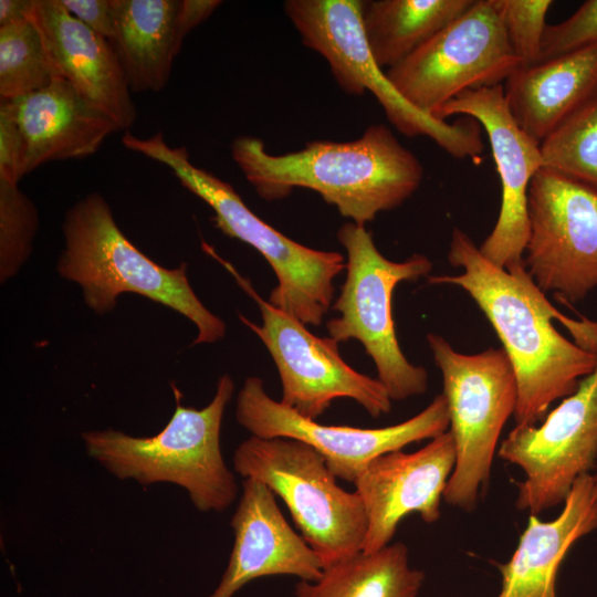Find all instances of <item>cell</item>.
Returning a JSON list of instances; mask_svg holds the SVG:
<instances>
[{
    "instance_id": "4dcf8cb0",
    "label": "cell",
    "mask_w": 597,
    "mask_h": 597,
    "mask_svg": "<svg viewBox=\"0 0 597 597\" xmlns=\"http://www.w3.org/2000/svg\"><path fill=\"white\" fill-rule=\"evenodd\" d=\"M69 12L91 30L111 41L115 35L112 0H61Z\"/></svg>"
},
{
    "instance_id": "4316f807",
    "label": "cell",
    "mask_w": 597,
    "mask_h": 597,
    "mask_svg": "<svg viewBox=\"0 0 597 597\" xmlns=\"http://www.w3.org/2000/svg\"><path fill=\"white\" fill-rule=\"evenodd\" d=\"M39 228L33 201L18 187L0 180V281L14 276L28 261Z\"/></svg>"
},
{
    "instance_id": "4fadbf2b",
    "label": "cell",
    "mask_w": 597,
    "mask_h": 597,
    "mask_svg": "<svg viewBox=\"0 0 597 597\" xmlns=\"http://www.w3.org/2000/svg\"><path fill=\"white\" fill-rule=\"evenodd\" d=\"M235 418L251 436L300 440L325 459L336 478L354 483L375 458L406 446L433 439L449 430L450 420L443 394L416 416L384 428L326 426L303 417L271 398L264 383L248 377L237 396Z\"/></svg>"
},
{
    "instance_id": "d4e9b609",
    "label": "cell",
    "mask_w": 597,
    "mask_h": 597,
    "mask_svg": "<svg viewBox=\"0 0 597 597\" xmlns=\"http://www.w3.org/2000/svg\"><path fill=\"white\" fill-rule=\"evenodd\" d=\"M57 76L30 19L0 27V100H17Z\"/></svg>"
},
{
    "instance_id": "ba28073f",
    "label": "cell",
    "mask_w": 597,
    "mask_h": 597,
    "mask_svg": "<svg viewBox=\"0 0 597 597\" xmlns=\"http://www.w3.org/2000/svg\"><path fill=\"white\" fill-rule=\"evenodd\" d=\"M427 343L442 376L457 452L443 500L470 512L489 484L501 432L515 412V373L503 348L463 354L434 333Z\"/></svg>"
},
{
    "instance_id": "ffe728a7",
    "label": "cell",
    "mask_w": 597,
    "mask_h": 597,
    "mask_svg": "<svg viewBox=\"0 0 597 597\" xmlns=\"http://www.w3.org/2000/svg\"><path fill=\"white\" fill-rule=\"evenodd\" d=\"M595 530V475L588 473L575 481L555 519L530 514L512 556L498 566L501 588L495 597H557L562 562L578 540Z\"/></svg>"
},
{
    "instance_id": "9a60e30c",
    "label": "cell",
    "mask_w": 597,
    "mask_h": 597,
    "mask_svg": "<svg viewBox=\"0 0 597 597\" xmlns=\"http://www.w3.org/2000/svg\"><path fill=\"white\" fill-rule=\"evenodd\" d=\"M454 115L473 118L484 128L501 181L499 217L479 249L488 260L505 270L524 265L530 233L528 189L543 168L540 143L513 118L502 84L465 91L432 114L441 121Z\"/></svg>"
},
{
    "instance_id": "8992f818",
    "label": "cell",
    "mask_w": 597,
    "mask_h": 597,
    "mask_svg": "<svg viewBox=\"0 0 597 597\" xmlns=\"http://www.w3.org/2000/svg\"><path fill=\"white\" fill-rule=\"evenodd\" d=\"M362 0H287L284 11L308 49L328 63L338 86L349 95L370 92L398 132L426 136L450 156L480 161L484 149L473 118L438 119L407 102L375 61L363 29Z\"/></svg>"
},
{
    "instance_id": "8fae6325",
    "label": "cell",
    "mask_w": 597,
    "mask_h": 597,
    "mask_svg": "<svg viewBox=\"0 0 597 597\" xmlns=\"http://www.w3.org/2000/svg\"><path fill=\"white\" fill-rule=\"evenodd\" d=\"M520 66L493 0H474L386 74L407 102L432 116L465 91L501 85Z\"/></svg>"
},
{
    "instance_id": "7c38bea8",
    "label": "cell",
    "mask_w": 597,
    "mask_h": 597,
    "mask_svg": "<svg viewBox=\"0 0 597 597\" xmlns=\"http://www.w3.org/2000/svg\"><path fill=\"white\" fill-rule=\"evenodd\" d=\"M524 263L542 292L577 303L597 287V191L546 168L531 181Z\"/></svg>"
},
{
    "instance_id": "603a6c76",
    "label": "cell",
    "mask_w": 597,
    "mask_h": 597,
    "mask_svg": "<svg viewBox=\"0 0 597 597\" xmlns=\"http://www.w3.org/2000/svg\"><path fill=\"white\" fill-rule=\"evenodd\" d=\"M473 1H364L363 29L373 57L383 70H389L464 13Z\"/></svg>"
},
{
    "instance_id": "d6986e66",
    "label": "cell",
    "mask_w": 597,
    "mask_h": 597,
    "mask_svg": "<svg viewBox=\"0 0 597 597\" xmlns=\"http://www.w3.org/2000/svg\"><path fill=\"white\" fill-rule=\"evenodd\" d=\"M9 101L24 142L25 175L49 161L92 156L119 130L111 117L60 76L39 91Z\"/></svg>"
},
{
    "instance_id": "6da1fadb",
    "label": "cell",
    "mask_w": 597,
    "mask_h": 597,
    "mask_svg": "<svg viewBox=\"0 0 597 597\" xmlns=\"http://www.w3.org/2000/svg\"><path fill=\"white\" fill-rule=\"evenodd\" d=\"M448 260L462 272L428 276V282L462 289L483 312L515 373V425H535L596 368L597 321L563 315L525 264L512 270L498 266L459 228L452 230Z\"/></svg>"
},
{
    "instance_id": "2e32d148",
    "label": "cell",
    "mask_w": 597,
    "mask_h": 597,
    "mask_svg": "<svg viewBox=\"0 0 597 597\" xmlns=\"http://www.w3.org/2000/svg\"><path fill=\"white\" fill-rule=\"evenodd\" d=\"M455 459L449 430L413 452L400 449L373 459L354 481L367 517L363 552L389 545L409 514H419L426 523L437 522Z\"/></svg>"
},
{
    "instance_id": "e0dca14e",
    "label": "cell",
    "mask_w": 597,
    "mask_h": 597,
    "mask_svg": "<svg viewBox=\"0 0 597 597\" xmlns=\"http://www.w3.org/2000/svg\"><path fill=\"white\" fill-rule=\"evenodd\" d=\"M230 525L234 540L229 563L208 597H233L261 577L284 575L310 582L321 577V558L290 526L275 494L264 483L243 480Z\"/></svg>"
},
{
    "instance_id": "836d02e7",
    "label": "cell",
    "mask_w": 597,
    "mask_h": 597,
    "mask_svg": "<svg viewBox=\"0 0 597 597\" xmlns=\"http://www.w3.org/2000/svg\"><path fill=\"white\" fill-rule=\"evenodd\" d=\"M595 490H596V498H597V474H595Z\"/></svg>"
},
{
    "instance_id": "5bb4252c",
    "label": "cell",
    "mask_w": 597,
    "mask_h": 597,
    "mask_svg": "<svg viewBox=\"0 0 597 597\" xmlns=\"http://www.w3.org/2000/svg\"><path fill=\"white\" fill-rule=\"evenodd\" d=\"M524 473L515 505L538 515L564 503L575 481L597 460V366L540 426H517L498 449Z\"/></svg>"
},
{
    "instance_id": "1f68e13d",
    "label": "cell",
    "mask_w": 597,
    "mask_h": 597,
    "mask_svg": "<svg viewBox=\"0 0 597 597\" xmlns=\"http://www.w3.org/2000/svg\"><path fill=\"white\" fill-rule=\"evenodd\" d=\"M220 3L219 0H180L177 35L181 45L187 34L207 20Z\"/></svg>"
},
{
    "instance_id": "9c48e42d",
    "label": "cell",
    "mask_w": 597,
    "mask_h": 597,
    "mask_svg": "<svg viewBox=\"0 0 597 597\" xmlns=\"http://www.w3.org/2000/svg\"><path fill=\"white\" fill-rule=\"evenodd\" d=\"M337 239L347 254L346 279L332 308L339 316L326 323L336 342L359 341L373 359L377 379L391 400H404L427 391L428 373L404 355L395 329L391 300L400 282L429 275L432 262L415 253L395 262L385 258L365 226L344 223Z\"/></svg>"
},
{
    "instance_id": "44dd1931",
    "label": "cell",
    "mask_w": 597,
    "mask_h": 597,
    "mask_svg": "<svg viewBox=\"0 0 597 597\" xmlns=\"http://www.w3.org/2000/svg\"><path fill=\"white\" fill-rule=\"evenodd\" d=\"M503 90L515 122L541 144L597 97V43L520 66Z\"/></svg>"
},
{
    "instance_id": "30bf717a",
    "label": "cell",
    "mask_w": 597,
    "mask_h": 597,
    "mask_svg": "<svg viewBox=\"0 0 597 597\" xmlns=\"http://www.w3.org/2000/svg\"><path fill=\"white\" fill-rule=\"evenodd\" d=\"M202 247L256 302L261 325L243 315H239V318L261 339L272 356L281 379L280 401L283 405L313 420L337 398L355 400L373 418L390 412L391 399L383 384L346 364L339 355L338 342L313 335L306 325L262 298L250 281L210 245L203 243Z\"/></svg>"
},
{
    "instance_id": "ac0fdd59",
    "label": "cell",
    "mask_w": 597,
    "mask_h": 597,
    "mask_svg": "<svg viewBox=\"0 0 597 597\" xmlns=\"http://www.w3.org/2000/svg\"><path fill=\"white\" fill-rule=\"evenodd\" d=\"M29 19L56 75L127 132L137 112L111 42L72 15L61 0H35Z\"/></svg>"
},
{
    "instance_id": "7402d4cb",
    "label": "cell",
    "mask_w": 597,
    "mask_h": 597,
    "mask_svg": "<svg viewBox=\"0 0 597 597\" xmlns=\"http://www.w3.org/2000/svg\"><path fill=\"white\" fill-rule=\"evenodd\" d=\"M115 35L109 41L132 92H158L180 52V0H112Z\"/></svg>"
},
{
    "instance_id": "83f0119b",
    "label": "cell",
    "mask_w": 597,
    "mask_h": 597,
    "mask_svg": "<svg viewBox=\"0 0 597 597\" xmlns=\"http://www.w3.org/2000/svg\"><path fill=\"white\" fill-rule=\"evenodd\" d=\"M551 0H493L507 41L522 66L541 62Z\"/></svg>"
},
{
    "instance_id": "d6a6232c",
    "label": "cell",
    "mask_w": 597,
    "mask_h": 597,
    "mask_svg": "<svg viewBox=\"0 0 597 597\" xmlns=\"http://www.w3.org/2000/svg\"><path fill=\"white\" fill-rule=\"evenodd\" d=\"M35 0H0V27L29 19Z\"/></svg>"
},
{
    "instance_id": "52a82bcc",
    "label": "cell",
    "mask_w": 597,
    "mask_h": 597,
    "mask_svg": "<svg viewBox=\"0 0 597 597\" xmlns=\"http://www.w3.org/2000/svg\"><path fill=\"white\" fill-rule=\"evenodd\" d=\"M232 464L243 479L264 483L282 499L324 568L363 551L367 533L363 501L356 491L337 484L324 457L311 446L251 436L235 448Z\"/></svg>"
},
{
    "instance_id": "7a4b0ae2",
    "label": "cell",
    "mask_w": 597,
    "mask_h": 597,
    "mask_svg": "<svg viewBox=\"0 0 597 597\" xmlns=\"http://www.w3.org/2000/svg\"><path fill=\"white\" fill-rule=\"evenodd\" d=\"M231 156L262 199L280 200L306 188L359 226L402 205L423 177L417 156L384 124L352 142L313 140L282 155L268 153L255 136H238Z\"/></svg>"
},
{
    "instance_id": "f1b7e54d",
    "label": "cell",
    "mask_w": 597,
    "mask_h": 597,
    "mask_svg": "<svg viewBox=\"0 0 597 597\" xmlns=\"http://www.w3.org/2000/svg\"><path fill=\"white\" fill-rule=\"evenodd\" d=\"M594 43H597V0H587L568 19L547 24L542 40L541 61Z\"/></svg>"
},
{
    "instance_id": "f546056e",
    "label": "cell",
    "mask_w": 597,
    "mask_h": 597,
    "mask_svg": "<svg viewBox=\"0 0 597 597\" xmlns=\"http://www.w3.org/2000/svg\"><path fill=\"white\" fill-rule=\"evenodd\" d=\"M25 147L12 104L0 100V180L19 184L24 172Z\"/></svg>"
},
{
    "instance_id": "484cf974",
    "label": "cell",
    "mask_w": 597,
    "mask_h": 597,
    "mask_svg": "<svg viewBox=\"0 0 597 597\" xmlns=\"http://www.w3.org/2000/svg\"><path fill=\"white\" fill-rule=\"evenodd\" d=\"M543 168L597 191V97L540 144Z\"/></svg>"
},
{
    "instance_id": "5b68a950",
    "label": "cell",
    "mask_w": 597,
    "mask_h": 597,
    "mask_svg": "<svg viewBox=\"0 0 597 597\" xmlns=\"http://www.w3.org/2000/svg\"><path fill=\"white\" fill-rule=\"evenodd\" d=\"M122 144L168 167L181 186L211 207L218 229L266 260L277 279L270 304L304 325L322 324L333 304L334 280L346 270L339 252L308 248L275 230L249 209L230 184L197 167L187 148L170 146L161 132L149 137L126 132Z\"/></svg>"
},
{
    "instance_id": "cb8c5ba5",
    "label": "cell",
    "mask_w": 597,
    "mask_h": 597,
    "mask_svg": "<svg viewBox=\"0 0 597 597\" xmlns=\"http://www.w3.org/2000/svg\"><path fill=\"white\" fill-rule=\"evenodd\" d=\"M423 582L425 572L410 566L398 542L325 567L316 580H298L293 597H418Z\"/></svg>"
},
{
    "instance_id": "3957f363",
    "label": "cell",
    "mask_w": 597,
    "mask_h": 597,
    "mask_svg": "<svg viewBox=\"0 0 597 597\" xmlns=\"http://www.w3.org/2000/svg\"><path fill=\"white\" fill-rule=\"evenodd\" d=\"M171 389L176 408L158 433L134 437L114 429L85 431L86 453L119 480H135L144 486L172 483L186 490L199 512H223L239 492L220 447L233 380L227 374L220 377L212 400L202 409L185 407L174 383Z\"/></svg>"
},
{
    "instance_id": "277c9868",
    "label": "cell",
    "mask_w": 597,
    "mask_h": 597,
    "mask_svg": "<svg viewBox=\"0 0 597 597\" xmlns=\"http://www.w3.org/2000/svg\"><path fill=\"white\" fill-rule=\"evenodd\" d=\"M64 248L57 273L80 285L85 304L103 315L118 295L136 293L186 316L197 327L192 345L214 343L226 335L224 322L193 292L184 262L160 266L139 251L117 226L104 197L92 192L76 201L63 221Z\"/></svg>"
}]
</instances>
